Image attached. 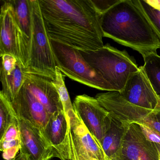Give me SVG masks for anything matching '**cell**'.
I'll use <instances>...</instances> for the list:
<instances>
[{"label": "cell", "mask_w": 160, "mask_h": 160, "mask_svg": "<svg viewBox=\"0 0 160 160\" xmlns=\"http://www.w3.org/2000/svg\"><path fill=\"white\" fill-rule=\"evenodd\" d=\"M50 40L81 51L103 47L101 15L92 0H39Z\"/></svg>", "instance_id": "obj_1"}, {"label": "cell", "mask_w": 160, "mask_h": 160, "mask_svg": "<svg viewBox=\"0 0 160 160\" xmlns=\"http://www.w3.org/2000/svg\"><path fill=\"white\" fill-rule=\"evenodd\" d=\"M103 37L130 48L144 58L160 49V42L134 0H120L101 16Z\"/></svg>", "instance_id": "obj_2"}, {"label": "cell", "mask_w": 160, "mask_h": 160, "mask_svg": "<svg viewBox=\"0 0 160 160\" xmlns=\"http://www.w3.org/2000/svg\"><path fill=\"white\" fill-rule=\"evenodd\" d=\"M79 51L114 91H121L129 77L139 69L134 58L126 50L120 51L108 43L96 51Z\"/></svg>", "instance_id": "obj_3"}, {"label": "cell", "mask_w": 160, "mask_h": 160, "mask_svg": "<svg viewBox=\"0 0 160 160\" xmlns=\"http://www.w3.org/2000/svg\"><path fill=\"white\" fill-rule=\"evenodd\" d=\"M32 35L26 73L42 77L54 81L56 78V60L41 12L39 0H31Z\"/></svg>", "instance_id": "obj_4"}, {"label": "cell", "mask_w": 160, "mask_h": 160, "mask_svg": "<svg viewBox=\"0 0 160 160\" xmlns=\"http://www.w3.org/2000/svg\"><path fill=\"white\" fill-rule=\"evenodd\" d=\"M56 66L64 77L91 88L108 92L112 87L83 58L79 50L51 40Z\"/></svg>", "instance_id": "obj_5"}, {"label": "cell", "mask_w": 160, "mask_h": 160, "mask_svg": "<svg viewBox=\"0 0 160 160\" xmlns=\"http://www.w3.org/2000/svg\"><path fill=\"white\" fill-rule=\"evenodd\" d=\"M122 160H158L156 144L151 142L136 122H124V132L117 155Z\"/></svg>", "instance_id": "obj_6"}, {"label": "cell", "mask_w": 160, "mask_h": 160, "mask_svg": "<svg viewBox=\"0 0 160 160\" xmlns=\"http://www.w3.org/2000/svg\"><path fill=\"white\" fill-rule=\"evenodd\" d=\"M73 106L81 121L101 144L110 122L109 113L95 97L87 94L77 96Z\"/></svg>", "instance_id": "obj_7"}, {"label": "cell", "mask_w": 160, "mask_h": 160, "mask_svg": "<svg viewBox=\"0 0 160 160\" xmlns=\"http://www.w3.org/2000/svg\"><path fill=\"white\" fill-rule=\"evenodd\" d=\"M118 92L137 106L153 111L160 110V96L153 90L143 66L129 77L124 88Z\"/></svg>", "instance_id": "obj_8"}, {"label": "cell", "mask_w": 160, "mask_h": 160, "mask_svg": "<svg viewBox=\"0 0 160 160\" xmlns=\"http://www.w3.org/2000/svg\"><path fill=\"white\" fill-rule=\"evenodd\" d=\"M69 118L74 160H106L101 144L88 130L76 112L69 116Z\"/></svg>", "instance_id": "obj_9"}, {"label": "cell", "mask_w": 160, "mask_h": 160, "mask_svg": "<svg viewBox=\"0 0 160 160\" xmlns=\"http://www.w3.org/2000/svg\"><path fill=\"white\" fill-rule=\"evenodd\" d=\"M42 133L52 148L55 158L61 160H74L70 120L64 111L50 116Z\"/></svg>", "instance_id": "obj_10"}, {"label": "cell", "mask_w": 160, "mask_h": 160, "mask_svg": "<svg viewBox=\"0 0 160 160\" xmlns=\"http://www.w3.org/2000/svg\"><path fill=\"white\" fill-rule=\"evenodd\" d=\"M16 24L17 46L19 62L26 70L32 35V12L31 0H9Z\"/></svg>", "instance_id": "obj_11"}, {"label": "cell", "mask_w": 160, "mask_h": 160, "mask_svg": "<svg viewBox=\"0 0 160 160\" xmlns=\"http://www.w3.org/2000/svg\"><path fill=\"white\" fill-rule=\"evenodd\" d=\"M95 98L110 116L122 122H139L155 111L131 103L118 92L98 93Z\"/></svg>", "instance_id": "obj_12"}, {"label": "cell", "mask_w": 160, "mask_h": 160, "mask_svg": "<svg viewBox=\"0 0 160 160\" xmlns=\"http://www.w3.org/2000/svg\"><path fill=\"white\" fill-rule=\"evenodd\" d=\"M20 138V152L31 160H51L55 158L50 144L40 129L30 122L18 118Z\"/></svg>", "instance_id": "obj_13"}, {"label": "cell", "mask_w": 160, "mask_h": 160, "mask_svg": "<svg viewBox=\"0 0 160 160\" xmlns=\"http://www.w3.org/2000/svg\"><path fill=\"white\" fill-rule=\"evenodd\" d=\"M11 103L18 118L43 131L50 115L25 84Z\"/></svg>", "instance_id": "obj_14"}, {"label": "cell", "mask_w": 160, "mask_h": 160, "mask_svg": "<svg viewBox=\"0 0 160 160\" xmlns=\"http://www.w3.org/2000/svg\"><path fill=\"white\" fill-rule=\"evenodd\" d=\"M25 86L39 100L50 116L64 111L59 95L52 80L32 74L26 73Z\"/></svg>", "instance_id": "obj_15"}, {"label": "cell", "mask_w": 160, "mask_h": 160, "mask_svg": "<svg viewBox=\"0 0 160 160\" xmlns=\"http://www.w3.org/2000/svg\"><path fill=\"white\" fill-rule=\"evenodd\" d=\"M0 33V56L9 54L19 62L17 32L13 11L9 0H4L1 6Z\"/></svg>", "instance_id": "obj_16"}, {"label": "cell", "mask_w": 160, "mask_h": 160, "mask_svg": "<svg viewBox=\"0 0 160 160\" xmlns=\"http://www.w3.org/2000/svg\"><path fill=\"white\" fill-rule=\"evenodd\" d=\"M26 80V73L19 62L10 70H0V81L2 85V89L0 93L9 102H12Z\"/></svg>", "instance_id": "obj_17"}, {"label": "cell", "mask_w": 160, "mask_h": 160, "mask_svg": "<svg viewBox=\"0 0 160 160\" xmlns=\"http://www.w3.org/2000/svg\"><path fill=\"white\" fill-rule=\"evenodd\" d=\"M123 132L124 122L110 116L109 125L101 143L106 160L116 157L120 148Z\"/></svg>", "instance_id": "obj_18"}, {"label": "cell", "mask_w": 160, "mask_h": 160, "mask_svg": "<svg viewBox=\"0 0 160 160\" xmlns=\"http://www.w3.org/2000/svg\"><path fill=\"white\" fill-rule=\"evenodd\" d=\"M21 148L20 130L17 117L7 128L0 139V150L5 160H12L18 154Z\"/></svg>", "instance_id": "obj_19"}, {"label": "cell", "mask_w": 160, "mask_h": 160, "mask_svg": "<svg viewBox=\"0 0 160 160\" xmlns=\"http://www.w3.org/2000/svg\"><path fill=\"white\" fill-rule=\"evenodd\" d=\"M143 67L152 88L160 96V56L152 53L143 58Z\"/></svg>", "instance_id": "obj_20"}, {"label": "cell", "mask_w": 160, "mask_h": 160, "mask_svg": "<svg viewBox=\"0 0 160 160\" xmlns=\"http://www.w3.org/2000/svg\"><path fill=\"white\" fill-rule=\"evenodd\" d=\"M144 14L160 42V9L151 6L146 0H134Z\"/></svg>", "instance_id": "obj_21"}, {"label": "cell", "mask_w": 160, "mask_h": 160, "mask_svg": "<svg viewBox=\"0 0 160 160\" xmlns=\"http://www.w3.org/2000/svg\"><path fill=\"white\" fill-rule=\"evenodd\" d=\"M64 77H65L57 67L56 79L52 81V82L58 92L61 101L63 106L64 112L69 117L70 115L73 114L75 112L74 109L73 104H72L71 102L67 88L65 86Z\"/></svg>", "instance_id": "obj_22"}, {"label": "cell", "mask_w": 160, "mask_h": 160, "mask_svg": "<svg viewBox=\"0 0 160 160\" xmlns=\"http://www.w3.org/2000/svg\"><path fill=\"white\" fill-rule=\"evenodd\" d=\"M16 119L17 116L11 102L0 93V137Z\"/></svg>", "instance_id": "obj_23"}, {"label": "cell", "mask_w": 160, "mask_h": 160, "mask_svg": "<svg viewBox=\"0 0 160 160\" xmlns=\"http://www.w3.org/2000/svg\"><path fill=\"white\" fill-rule=\"evenodd\" d=\"M139 122L146 124L160 134V110L152 112Z\"/></svg>", "instance_id": "obj_24"}, {"label": "cell", "mask_w": 160, "mask_h": 160, "mask_svg": "<svg viewBox=\"0 0 160 160\" xmlns=\"http://www.w3.org/2000/svg\"><path fill=\"white\" fill-rule=\"evenodd\" d=\"M136 122L139 125L148 140L156 145H160V134L142 122Z\"/></svg>", "instance_id": "obj_25"}, {"label": "cell", "mask_w": 160, "mask_h": 160, "mask_svg": "<svg viewBox=\"0 0 160 160\" xmlns=\"http://www.w3.org/2000/svg\"><path fill=\"white\" fill-rule=\"evenodd\" d=\"M98 12L101 15L117 4L120 0H92Z\"/></svg>", "instance_id": "obj_26"}, {"label": "cell", "mask_w": 160, "mask_h": 160, "mask_svg": "<svg viewBox=\"0 0 160 160\" xmlns=\"http://www.w3.org/2000/svg\"><path fill=\"white\" fill-rule=\"evenodd\" d=\"M12 160H31L28 155L22 152L19 153Z\"/></svg>", "instance_id": "obj_27"}, {"label": "cell", "mask_w": 160, "mask_h": 160, "mask_svg": "<svg viewBox=\"0 0 160 160\" xmlns=\"http://www.w3.org/2000/svg\"><path fill=\"white\" fill-rule=\"evenodd\" d=\"M149 4L154 8L160 9V0H146Z\"/></svg>", "instance_id": "obj_28"}, {"label": "cell", "mask_w": 160, "mask_h": 160, "mask_svg": "<svg viewBox=\"0 0 160 160\" xmlns=\"http://www.w3.org/2000/svg\"><path fill=\"white\" fill-rule=\"evenodd\" d=\"M107 160H122V159L120 158L119 157H118V156H116V157L114 158H111V159H108Z\"/></svg>", "instance_id": "obj_29"}, {"label": "cell", "mask_w": 160, "mask_h": 160, "mask_svg": "<svg viewBox=\"0 0 160 160\" xmlns=\"http://www.w3.org/2000/svg\"><path fill=\"white\" fill-rule=\"evenodd\" d=\"M158 149V148H157ZM158 160H160V151L158 149Z\"/></svg>", "instance_id": "obj_30"}, {"label": "cell", "mask_w": 160, "mask_h": 160, "mask_svg": "<svg viewBox=\"0 0 160 160\" xmlns=\"http://www.w3.org/2000/svg\"><path fill=\"white\" fill-rule=\"evenodd\" d=\"M156 146H157V148H158V150H159L160 151V145H156Z\"/></svg>", "instance_id": "obj_31"}, {"label": "cell", "mask_w": 160, "mask_h": 160, "mask_svg": "<svg viewBox=\"0 0 160 160\" xmlns=\"http://www.w3.org/2000/svg\"><path fill=\"white\" fill-rule=\"evenodd\" d=\"M92 160H98V159H92Z\"/></svg>", "instance_id": "obj_32"}]
</instances>
